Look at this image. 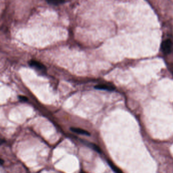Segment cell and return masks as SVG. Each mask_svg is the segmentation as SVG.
Here are the masks:
<instances>
[{
	"mask_svg": "<svg viewBox=\"0 0 173 173\" xmlns=\"http://www.w3.org/2000/svg\"><path fill=\"white\" fill-rule=\"evenodd\" d=\"M70 130L71 131L74 132L75 133L77 134H81V135H86V136H90L91 134L88 132L86 131L84 129H81L80 128H77V127H71Z\"/></svg>",
	"mask_w": 173,
	"mask_h": 173,
	"instance_id": "cell-3",
	"label": "cell"
},
{
	"mask_svg": "<svg viewBox=\"0 0 173 173\" xmlns=\"http://www.w3.org/2000/svg\"><path fill=\"white\" fill-rule=\"evenodd\" d=\"M108 164L110 165V168H112V170L114 172H116V173H122V171H121L120 169H118V168L116 167L115 165L113 164L110 161H108Z\"/></svg>",
	"mask_w": 173,
	"mask_h": 173,
	"instance_id": "cell-7",
	"label": "cell"
},
{
	"mask_svg": "<svg viewBox=\"0 0 173 173\" xmlns=\"http://www.w3.org/2000/svg\"><path fill=\"white\" fill-rule=\"evenodd\" d=\"M19 99L20 101L22 102H25L28 101L27 98L24 96H19Z\"/></svg>",
	"mask_w": 173,
	"mask_h": 173,
	"instance_id": "cell-8",
	"label": "cell"
},
{
	"mask_svg": "<svg viewBox=\"0 0 173 173\" xmlns=\"http://www.w3.org/2000/svg\"><path fill=\"white\" fill-rule=\"evenodd\" d=\"M4 160H3L2 159H1V158H0V166H1V165H2V164H4Z\"/></svg>",
	"mask_w": 173,
	"mask_h": 173,
	"instance_id": "cell-10",
	"label": "cell"
},
{
	"mask_svg": "<svg viewBox=\"0 0 173 173\" xmlns=\"http://www.w3.org/2000/svg\"><path fill=\"white\" fill-rule=\"evenodd\" d=\"M173 49V44L170 39H167L162 42L161 45V50L164 55L171 53Z\"/></svg>",
	"mask_w": 173,
	"mask_h": 173,
	"instance_id": "cell-1",
	"label": "cell"
},
{
	"mask_svg": "<svg viewBox=\"0 0 173 173\" xmlns=\"http://www.w3.org/2000/svg\"><path fill=\"white\" fill-rule=\"evenodd\" d=\"M5 142V140L4 139H1V138H0V146L1 145H2Z\"/></svg>",
	"mask_w": 173,
	"mask_h": 173,
	"instance_id": "cell-9",
	"label": "cell"
},
{
	"mask_svg": "<svg viewBox=\"0 0 173 173\" xmlns=\"http://www.w3.org/2000/svg\"><path fill=\"white\" fill-rule=\"evenodd\" d=\"M94 88L97 90H108V91H112L114 90V88H112L110 86L104 85V84H99V85L95 86Z\"/></svg>",
	"mask_w": 173,
	"mask_h": 173,
	"instance_id": "cell-4",
	"label": "cell"
},
{
	"mask_svg": "<svg viewBox=\"0 0 173 173\" xmlns=\"http://www.w3.org/2000/svg\"><path fill=\"white\" fill-rule=\"evenodd\" d=\"M86 144L88 146H89V147H91V148L93 149H94V150L97 151V152H98L99 153H101V150L100 148L99 147L94 143H87L86 142Z\"/></svg>",
	"mask_w": 173,
	"mask_h": 173,
	"instance_id": "cell-6",
	"label": "cell"
},
{
	"mask_svg": "<svg viewBox=\"0 0 173 173\" xmlns=\"http://www.w3.org/2000/svg\"><path fill=\"white\" fill-rule=\"evenodd\" d=\"M49 4L53 5H59L63 4L65 2V0H46Z\"/></svg>",
	"mask_w": 173,
	"mask_h": 173,
	"instance_id": "cell-5",
	"label": "cell"
},
{
	"mask_svg": "<svg viewBox=\"0 0 173 173\" xmlns=\"http://www.w3.org/2000/svg\"><path fill=\"white\" fill-rule=\"evenodd\" d=\"M29 66L33 68H35L37 70L40 71H44L46 70V67L43 64L41 63L39 61L31 60L29 62Z\"/></svg>",
	"mask_w": 173,
	"mask_h": 173,
	"instance_id": "cell-2",
	"label": "cell"
}]
</instances>
